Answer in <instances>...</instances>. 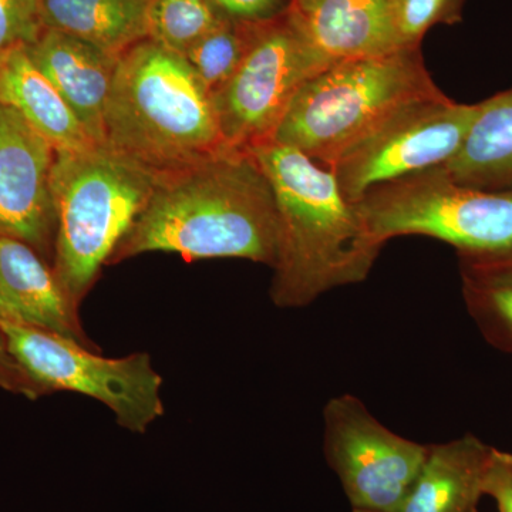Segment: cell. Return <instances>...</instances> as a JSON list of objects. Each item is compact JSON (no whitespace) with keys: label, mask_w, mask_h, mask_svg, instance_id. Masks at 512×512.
Wrapping results in <instances>:
<instances>
[{"label":"cell","mask_w":512,"mask_h":512,"mask_svg":"<svg viewBox=\"0 0 512 512\" xmlns=\"http://www.w3.org/2000/svg\"><path fill=\"white\" fill-rule=\"evenodd\" d=\"M278 238L271 181L249 151L224 150L158 175L150 200L109 264L170 252L187 261L244 258L272 268Z\"/></svg>","instance_id":"1"},{"label":"cell","mask_w":512,"mask_h":512,"mask_svg":"<svg viewBox=\"0 0 512 512\" xmlns=\"http://www.w3.org/2000/svg\"><path fill=\"white\" fill-rule=\"evenodd\" d=\"M247 151L271 181L278 208L272 302L303 308L332 289L366 281L383 247L332 171L274 141Z\"/></svg>","instance_id":"2"},{"label":"cell","mask_w":512,"mask_h":512,"mask_svg":"<svg viewBox=\"0 0 512 512\" xmlns=\"http://www.w3.org/2000/svg\"><path fill=\"white\" fill-rule=\"evenodd\" d=\"M104 146L157 175L229 150L190 63L150 39L120 57L104 114Z\"/></svg>","instance_id":"3"},{"label":"cell","mask_w":512,"mask_h":512,"mask_svg":"<svg viewBox=\"0 0 512 512\" xmlns=\"http://www.w3.org/2000/svg\"><path fill=\"white\" fill-rule=\"evenodd\" d=\"M158 175L107 146L56 151L52 194L56 212L55 272L79 311L114 249L146 207Z\"/></svg>","instance_id":"4"},{"label":"cell","mask_w":512,"mask_h":512,"mask_svg":"<svg viewBox=\"0 0 512 512\" xmlns=\"http://www.w3.org/2000/svg\"><path fill=\"white\" fill-rule=\"evenodd\" d=\"M439 90L421 47L333 63L302 84L271 141L329 168L387 114Z\"/></svg>","instance_id":"5"},{"label":"cell","mask_w":512,"mask_h":512,"mask_svg":"<svg viewBox=\"0 0 512 512\" xmlns=\"http://www.w3.org/2000/svg\"><path fill=\"white\" fill-rule=\"evenodd\" d=\"M377 244L404 235L446 242L460 261L512 264V192L454 183L440 168L377 185L356 202Z\"/></svg>","instance_id":"6"},{"label":"cell","mask_w":512,"mask_h":512,"mask_svg":"<svg viewBox=\"0 0 512 512\" xmlns=\"http://www.w3.org/2000/svg\"><path fill=\"white\" fill-rule=\"evenodd\" d=\"M0 330L16 362L46 394L66 390L99 400L133 433H146L163 416V379L147 353L106 359L47 330L8 322H0Z\"/></svg>","instance_id":"7"},{"label":"cell","mask_w":512,"mask_h":512,"mask_svg":"<svg viewBox=\"0 0 512 512\" xmlns=\"http://www.w3.org/2000/svg\"><path fill=\"white\" fill-rule=\"evenodd\" d=\"M477 113L478 103H457L441 90L417 97L387 114L329 170L346 200L356 204L377 185L447 164Z\"/></svg>","instance_id":"8"},{"label":"cell","mask_w":512,"mask_h":512,"mask_svg":"<svg viewBox=\"0 0 512 512\" xmlns=\"http://www.w3.org/2000/svg\"><path fill=\"white\" fill-rule=\"evenodd\" d=\"M330 64L286 10L259 23L237 73L212 100L225 146L247 151L271 141L302 84Z\"/></svg>","instance_id":"9"},{"label":"cell","mask_w":512,"mask_h":512,"mask_svg":"<svg viewBox=\"0 0 512 512\" xmlns=\"http://www.w3.org/2000/svg\"><path fill=\"white\" fill-rule=\"evenodd\" d=\"M326 461L353 508L397 512L429 446L387 429L353 394L333 397L323 412Z\"/></svg>","instance_id":"10"},{"label":"cell","mask_w":512,"mask_h":512,"mask_svg":"<svg viewBox=\"0 0 512 512\" xmlns=\"http://www.w3.org/2000/svg\"><path fill=\"white\" fill-rule=\"evenodd\" d=\"M56 150L18 111L0 104V237L42 254L55 245Z\"/></svg>","instance_id":"11"},{"label":"cell","mask_w":512,"mask_h":512,"mask_svg":"<svg viewBox=\"0 0 512 512\" xmlns=\"http://www.w3.org/2000/svg\"><path fill=\"white\" fill-rule=\"evenodd\" d=\"M0 322L47 330L92 348L79 311L39 252L18 239L0 237Z\"/></svg>","instance_id":"12"},{"label":"cell","mask_w":512,"mask_h":512,"mask_svg":"<svg viewBox=\"0 0 512 512\" xmlns=\"http://www.w3.org/2000/svg\"><path fill=\"white\" fill-rule=\"evenodd\" d=\"M28 50L89 136L104 146V114L120 57L52 29H43Z\"/></svg>","instance_id":"13"},{"label":"cell","mask_w":512,"mask_h":512,"mask_svg":"<svg viewBox=\"0 0 512 512\" xmlns=\"http://www.w3.org/2000/svg\"><path fill=\"white\" fill-rule=\"evenodd\" d=\"M286 13L332 64L399 50L387 0H289Z\"/></svg>","instance_id":"14"},{"label":"cell","mask_w":512,"mask_h":512,"mask_svg":"<svg viewBox=\"0 0 512 512\" xmlns=\"http://www.w3.org/2000/svg\"><path fill=\"white\" fill-rule=\"evenodd\" d=\"M490 451L474 434L429 446L397 512H478Z\"/></svg>","instance_id":"15"},{"label":"cell","mask_w":512,"mask_h":512,"mask_svg":"<svg viewBox=\"0 0 512 512\" xmlns=\"http://www.w3.org/2000/svg\"><path fill=\"white\" fill-rule=\"evenodd\" d=\"M0 104L18 111L59 153L100 146L33 62L28 47L13 50L0 62Z\"/></svg>","instance_id":"16"},{"label":"cell","mask_w":512,"mask_h":512,"mask_svg":"<svg viewBox=\"0 0 512 512\" xmlns=\"http://www.w3.org/2000/svg\"><path fill=\"white\" fill-rule=\"evenodd\" d=\"M437 168L457 184L512 192V87L478 103L463 146Z\"/></svg>","instance_id":"17"},{"label":"cell","mask_w":512,"mask_h":512,"mask_svg":"<svg viewBox=\"0 0 512 512\" xmlns=\"http://www.w3.org/2000/svg\"><path fill=\"white\" fill-rule=\"evenodd\" d=\"M153 0H42L43 28L79 37L114 56L148 39Z\"/></svg>","instance_id":"18"},{"label":"cell","mask_w":512,"mask_h":512,"mask_svg":"<svg viewBox=\"0 0 512 512\" xmlns=\"http://www.w3.org/2000/svg\"><path fill=\"white\" fill-rule=\"evenodd\" d=\"M461 291L467 311L485 340L512 353V264L460 261Z\"/></svg>","instance_id":"19"},{"label":"cell","mask_w":512,"mask_h":512,"mask_svg":"<svg viewBox=\"0 0 512 512\" xmlns=\"http://www.w3.org/2000/svg\"><path fill=\"white\" fill-rule=\"evenodd\" d=\"M259 23L225 18L184 56L212 100L237 73L254 43Z\"/></svg>","instance_id":"20"},{"label":"cell","mask_w":512,"mask_h":512,"mask_svg":"<svg viewBox=\"0 0 512 512\" xmlns=\"http://www.w3.org/2000/svg\"><path fill=\"white\" fill-rule=\"evenodd\" d=\"M225 18L210 0H153L148 39L184 57Z\"/></svg>","instance_id":"21"},{"label":"cell","mask_w":512,"mask_h":512,"mask_svg":"<svg viewBox=\"0 0 512 512\" xmlns=\"http://www.w3.org/2000/svg\"><path fill=\"white\" fill-rule=\"evenodd\" d=\"M467 0H387L399 49H419L426 33L437 25H456Z\"/></svg>","instance_id":"22"},{"label":"cell","mask_w":512,"mask_h":512,"mask_svg":"<svg viewBox=\"0 0 512 512\" xmlns=\"http://www.w3.org/2000/svg\"><path fill=\"white\" fill-rule=\"evenodd\" d=\"M42 0H0V62L43 32Z\"/></svg>","instance_id":"23"},{"label":"cell","mask_w":512,"mask_h":512,"mask_svg":"<svg viewBox=\"0 0 512 512\" xmlns=\"http://www.w3.org/2000/svg\"><path fill=\"white\" fill-rule=\"evenodd\" d=\"M483 491L484 495L493 498L498 511L512 512V453L491 447Z\"/></svg>","instance_id":"24"},{"label":"cell","mask_w":512,"mask_h":512,"mask_svg":"<svg viewBox=\"0 0 512 512\" xmlns=\"http://www.w3.org/2000/svg\"><path fill=\"white\" fill-rule=\"evenodd\" d=\"M0 389L22 394L28 399H37L46 394L45 390L23 370L9 352L2 330H0Z\"/></svg>","instance_id":"25"},{"label":"cell","mask_w":512,"mask_h":512,"mask_svg":"<svg viewBox=\"0 0 512 512\" xmlns=\"http://www.w3.org/2000/svg\"><path fill=\"white\" fill-rule=\"evenodd\" d=\"M210 2L227 18L262 22L284 13L289 0H210Z\"/></svg>","instance_id":"26"},{"label":"cell","mask_w":512,"mask_h":512,"mask_svg":"<svg viewBox=\"0 0 512 512\" xmlns=\"http://www.w3.org/2000/svg\"><path fill=\"white\" fill-rule=\"evenodd\" d=\"M352 512H379V511L359 510V508H353Z\"/></svg>","instance_id":"27"}]
</instances>
